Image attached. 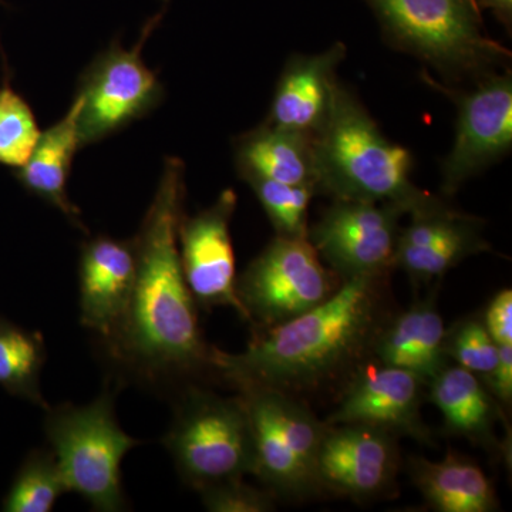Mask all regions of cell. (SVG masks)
<instances>
[{"label": "cell", "mask_w": 512, "mask_h": 512, "mask_svg": "<svg viewBox=\"0 0 512 512\" xmlns=\"http://www.w3.org/2000/svg\"><path fill=\"white\" fill-rule=\"evenodd\" d=\"M170 0L144 25L133 49L127 50L119 40L96 57L80 79L79 133L82 147L123 130L160 106L164 87L156 74L144 63V43L160 25Z\"/></svg>", "instance_id": "obj_8"}, {"label": "cell", "mask_w": 512, "mask_h": 512, "mask_svg": "<svg viewBox=\"0 0 512 512\" xmlns=\"http://www.w3.org/2000/svg\"><path fill=\"white\" fill-rule=\"evenodd\" d=\"M410 218L409 225L400 229L394 266L416 284L441 279L468 256L490 251L481 231L483 221L447 207L439 198Z\"/></svg>", "instance_id": "obj_14"}, {"label": "cell", "mask_w": 512, "mask_h": 512, "mask_svg": "<svg viewBox=\"0 0 512 512\" xmlns=\"http://www.w3.org/2000/svg\"><path fill=\"white\" fill-rule=\"evenodd\" d=\"M164 444L180 476L197 491L254 470L251 423L241 397L185 393Z\"/></svg>", "instance_id": "obj_6"}, {"label": "cell", "mask_w": 512, "mask_h": 512, "mask_svg": "<svg viewBox=\"0 0 512 512\" xmlns=\"http://www.w3.org/2000/svg\"><path fill=\"white\" fill-rule=\"evenodd\" d=\"M136 282L133 241L100 235L86 242L79 265L80 320L110 342L126 318Z\"/></svg>", "instance_id": "obj_16"}, {"label": "cell", "mask_w": 512, "mask_h": 512, "mask_svg": "<svg viewBox=\"0 0 512 512\" xmlns=\"http://www.w3.org/2000/svg\"><path fill=\"white\" fill-rule=\"evenodd\" d=\"M67 491L52 451H33L13 481L3 511L49 512Z\"/></svg>", "instance_id": "obj_24"}, {"label": "cell", "mask_w": 512, "mask_h": 512, "mask_svg": "<svg viewBox=\"0 0 512 512\" xmlns=\"http://www.w3.org/2000/svg\"><path fill=\"white\" fill-rule=\"evenodd\" d=\"M488 392L504 404L512 399V345H498V360L493 372L484 377Z\"/></svg>", "instance_id": "obj_30"}, {"label": "cell", "mask_w": 512, "mask_h": 512, "mask_svg": "<svg viewBox=\"0 0 512 512\" xmlns=\"http://www.w3.org/2000/svg\"><path fill=\"white\" fill-rule=\"evenodd\" d=\"M316 188L333 200L380 202L413 214L433 200L410 180L409 150L384 137L355 94L336 87L315 137Z\"/></svg>", "instance_id": "obj_3"}, {"label": "cell", "mask_w": 512, "mask_h": 512, "mask_svg": "<svg viewBox=\"0 0 512 512\" xmlns=\"http://www.w3.org/2000/svg\"><path fill=\"white\" fill-rule=\"evenodd\" d=\"M245 181L274 225L276 237L308 238V208L312 198L318 194L316 188L276 183L264 178H248Z\"/></svg>", "instance_id": "obj_25"}, {"label": "cell", "mask_w": 512, "mask_h": 512, "mask_svg": "<svg viewBox=\"0 0 512 512\" xmlns=\"http://www.w3.org/2000/svg\"><path fill=\"white\" fill-rule=\"evenodd\" d=\"M402 208L380 202L333 200L308 239L319 258L343 278H383L394 266Z\"/></svg>", "instance_id": "obj_11"}, {"label": "cell", "mask_w": 512, "mask_h": 512, "mask_svg": "<svg viewBox=\"0 0 512 512\" xmlns=\"http://www.w3.org/2000/svg\"><path fill=\"white\" fill-rule=\"evenodd\" d=\"M397 467L399 451L390 431L360 423L326 424L318 457L320 488L369 500L393 483Z\"/></svg>", "instance_id": "obj_13"}, {"label": "cell", "mask_w": 512, "mask_h": 512, "mask_svg": "<svg viewBox=\"0 0 512 512\" xmlns=\"http://www.w3.org/2000/svg\"><path fill=\"white\" fill-rule=\"evenodd\" d=\"M426 383L402 367L369 365L360 370L326 424L360 423L429 440L420 406Z\"/></svg>", "instance_id": "obj_15"}, {"label": "cell", "mask_w": 512, "mask_h": 512, "mask_svg": "<svg viewBox=\"0 0 512 512\" xmlns=\"http://www.w3.org/2000/svg\"><path fill=\"white\" fill-rule=\"evenodd\" d=\"M447 357L477 376H488L498 360V345L485 329L483 320L470 318L446 332Z\"/></svg>", "instance_id": "obj_27"}, {"label": "cell", "mask_w": 512, "mask_h": 512, "mask_svg": "<svg viewBox=\"0 0 512 512\" xmlns=\"http://www.w3.org/2000/svg\"><path fill=\"white\" fill-rule=\"evenodd\" d=\"M239 392L251 423L252 476L282 497L302 500L319 493L318 457L326 424L291 394L259 387Z\"/></svg>", "instance_id": "obj_7"}, {"label": "cell", "mask_w": 512, "mask_h": 512, "mask_svg": "<svg viewBox=\"0 0 512 512\" xmlns=\"http://www.w3.org/2000/svg\"><path fill=\"white\" fill-rule=\"evenodd\" d=\"M386 39L447 82L477 80L507 66L511 53L485 33L476 0H363Z\"/></svg>", "instance_id": "obj_4"}, {"label": "cell", "mask_w": 512, "mask_h": 512, "mask_svg": "<svg viewBox=\"0 0 512 512\" xmlns=\"http://www.w3.org/2000/svg\"><path fill=\"white\" fill-rule=\"evenodd\" d=\"M380 279H346L325 302L288 322L256 328L244 352L210 349L208 366L239 390L313 389L359 359L375 333Z\"/></svg>", "instance_id": "obj_2"}, {"label": "cell", "mask_w": 512, "mask_h": 512, "mask_svg": "<svg viewBox=\"0 0 512 512\" xmlns=\"http://www.w3.org/2000/svg\"><path fill=\"white\" fill-rule=\"evenodd\" d=\"M42 131L35 114L19 93L12 89L6 74L0 87V164L23 167L39 141Z\"/></svg>", "instance_id": "obj_26"}, {"label": "cell", "mask_w": 512, "mask_h": 512, "mask_svg": "<svg viewBox=\"0 0 512 512\" xmlns=\"http://www.w3.org/2000/svg\"><path fill=\"white\" fill-rule=\"evenodd\" d=\"M235 165L244 181L264 178L316 188L315 137L264 121L235 141Z\"/></svg>", "instance_id": "obj_18"}, {"label": "cell", "mask_w": 512, "mask_h": 512, "mask_svg": "<svg viewBox=\"0 0 512 512\" xmlns=\"http://www.w3.org/2000/svg\"><path fill=\"white\" fill-rule=\"evenodd\" d=\"M497 345H512V292L504 289L494 296L483 320Z\"/></svg>", "instance_id": "obj_29"}, {"label": "cell", "mask_w": 512, "mask_h": 512, "mask_svg": "<svg viewBox=\"0 0 512 512\" xmlns=\"http://www.w3.org/2000/svg\"><path fill=\"white\" fill-rule=\"evenodd\" d=\"M45 342L36 332L0 318V387L20 399L49 409L40 390Z\"/></svg>", "instance_id": "obj_23"}, {"label": "cell", "mask_w": 512, "mask_h": 512, "mask_svg": "<svg viewBox=\"0 0 512 512\" xmlns=\"http://www.w3.org/2000/svg\"><path fill=\"white\" fill-rule=\"evenodd\" d=\"M79 116L80 99L76 96L63 119L40 134L28 163L16 170V178L26 190L62 212L74 227L86 229L82 212L67 194L73 158L82 148Z\"/></svg>", "instance_id": "obj_19"}, {"label": "cell", "mask_w": 512, "mask_h": 512, "mask_svg": "<svg viewBox=\"0 0 512 512\" xmlns=\"http://www.w3.org/2000/svg\"><path fill=\"white\" fill-rule=\"evenodd\" d=\"M346 52L343 43H335L325 52L289 60L279 77L265 123L318 136L332 109L339 84L336 72Z\"/></svg>", "instance_id": "obj_17"}, {"label": "cell", "mask_w": 512, "mask_h": 512, "mask_svg": "<svg viewBox=\"0 0 512 512\" xmlns=\"http://www.w3.org/2000/svg\"><path fill=\"white\" fill-rule=\"evenodd\" d=\"M436 89L456 101V138L443 165L441 191L451 197L471 178L507 156L512 147V77L488 73L474 80L473 89L443 87L426 77Z\"/></svg>", "instance_id": "obj_10"}, {"label": "cell", "mask_w": 512, "mask_h": 512, "mask_svg": "<svg viewBox=\"0 0 512 512\" xmlns=\"http://www.w3.org/2000/svg\"><path fill=\"white\" fill-rule=\"evenodd\" d=\"M184 198L185 165L180 158L168 157L133 239L136 282L126 318L109 342L117 359L148 379L185 375L208 366L210 359L178 249Z\"/></svg>", "instance_id": "obj_1"}, {"label": "cell", "mask_w": 512, "mask_h": 512, "mask_svg": "<svg viewBox=\"0 0 512 512\" xmlns=\"http://www.w3.org/2000/svg\"><path fill=\"white\" fill-rule=\"evenodd\" d=\"M410 476L424 500L440 512H491L498 508L490 478L474 461L448 451L441 461L413 457Z\"/></svg>", "instance_id": "obj_21"}, {"label": "cell", "mask_w": 512, "mask_h": 512, "mask_svg": "<svg viewBox=\"0 0 512 512\" xmlns=\"http://www.w3.org/2000/svg\"><path fill=\"white\" fill-rule=\"evenodd\" d=\"M430 400L440 410L450 433L485 447H497L494 433L498 407L480 377L461 366H444L427 383Z\"/></svg>", "instance_id": "obj_22"}, {"label": "cell", "mask_w": 512, "mask_h": 512, "mask_svg": "<svg viewBox=\"0 0 512 512\" xmlns=\"http://www.w3.org/2000/svg\"><path fill=\"white\" fill-rule=\"evenodd\" d=\"M476 2L478 8L491 10L505 28L511 29L512 0H476Z\"/></svg>", "instance_id": "obj_31"}, {"label": "cell", "mask_w": 512, "mask_h": 512, "mask_svg": "<svg viewBox=\"0 0 512 512\" xmlns=\"http://www.w3.org/2000/svg\"><path fill=\"white\" fill-rule=\"evenodd\" d=\"M336 289L308 238L276 237L237 279L245 320L256 328H271L311 311Z\"/></svg>", "instance_id": "obj_9"}, {"label": "cell", "mask_w": 512, "mask_h": 512, "mask_svg": "<svg viewBox=\"0 0 512 512\" xmlns=\"http://www.w3.org/2000/svg\"><path fill=\"white\" fill-rule=\"evenodd\" d=\"M46 436L67 491L82 495L96 511L123 510L121 461L140 441L121 429L113 394L86 406L47 409Z\"/></svg>", "instance_id": "obj_5"}, {"label": "cell", "mask_w": 512, "mask_h": 512, "mask_svg": "<svg viewBox=\"0 0 512 512\" xmlns=\"http://www.w3.org/2000/svg\"><path fill=\"white\" fill-rule=\"evenodd\" d=\"M237 208L234 190L222 191L211 207L181 217L178 249L184 278L195 303L204 309L229 306L245 319L237 295L231 221Z\"/></svg>", "instance_id": "obj_12"}, {"label": "cell", "mask_w": 512, "mask_h": 512, "mask_svg": "<svg viewBox=\"0 0 512 512\" xmlns=\"http://www.w3.org/2000/svg\"><path fill=\"white\" fill-rule=\"evenodd\" d=\"M446 329L436 298L413 303L383 330L375 343L383 365L402 367L429 383L447 365Z\"/></svg>", "instance_id": "obj_20"}, {"label": "cell", "mask_w": 512, "mask_h": 512, "mask_svg": "<svg viewBox=\"0 0 512 512\" xmlns=\"http://www.w3.org/2000/svg\"><path fill=\"white\" fill-rule=\"evenodd\" d=\"M211 512H268L275 510L274 494L252 487L242 478L222 481L198 491Z\"/></svg>", "instance_id": "obj_28"}]
</instances>
